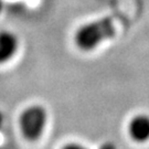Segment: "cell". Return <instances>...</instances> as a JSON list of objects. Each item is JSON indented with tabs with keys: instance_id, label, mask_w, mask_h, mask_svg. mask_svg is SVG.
I'll return each mask as SVG.
<instances>
[{
	"instance_id": "52a82bcc",
	"label": "cell",
	"mask_w": 149,
	"mask_h": 149,
	"mask_svg": "<svg viewBox=\"0 0 149 149\" xmlns=\"http://www.w3.org/2000/svg\"><path fill=\"white\" fill-rule=\"evenodd\" d=\"M2 123H3V116H2V114L0 113V127H1V125H2Z\"/></svg>"
},
{
	"instance_id": "277c9868",
	"label": "cell",
	"mask_w": 149,
	"mask_h": 149,
	"mask_svg": "<svg viewBox=\"0 0 149 149\" xmlns=\"http://www.w3.org/2000/svg\"><path fill=\"white\" fill-rule=\"evenodd\" d=\"M18 38L12 32H0V64L6 63L12 59L18 51Z\"/></svg>"
},
{
	"instance_id": "5b68a950",
	"label": "cell",
	"mask_w": 149,
	"mask_h": 149,
	"mask_svg": "<svg viewBox=\"0 0 149 149\" xmlns=\"http://www.w3.org/2000/svg\"><path fill=\"white\" fill-rule=\"evenodd\" d=\"M62 149H87L86 147H84L83 145L76 144V143H71V144H66L65 146H63Z\"/></svg>"
},
{
	"instance_id": "3957f363",
	"label": "cell",
	"mask_w": 149,
	"mask_h": 149,
	"mask_svg": "<svg viewBox=\"0 0 149 149\" xmlns=\"http://www.w3.org/2000/svg\"><path fill=\"white\" fill-rule=\"evenodd\" d=\"M128 134L136 143H145L149 140V116L138 114L134 116L128 124Z\"/></svg>"
},
{
	"instance_id": "6da1fadb",
	"label": "cell",
	"mask_w": 149,
	"mask_h": 149,
	"mask_svg": "<svg viewBox=\"0 0 149 149\" xmlns=\"http://www.w3.org/2000/svg\"><path fill=\"white\" fill-rule=\"evenodd\" d=\"M116 34L115 23L111 18H103L96 21L87 22L75 32L74 40L82 51H93L100 44L112 39Z\"/></svg>"
},
{
	"instance_id": "7a4b0ae2",
	"label": "cell",
	"mask_w": 149,
	"mask_h": 149,
	"mask_svg": "<svg viewBox=\"0 0 149 149\" xmlns=\"http://www.w3.org/2000/svg\"><path fill=\"white\" fill-rule=\"evenodd\" d=\"M48 115L45 108L40 105L27 107L20 115L19 124L23 137L29 141H34L41 137L44 132Z\"/></svg>"
},
{
	"instance_id": "8992f818",
	"label": "cell",
	"mask_w": 149,
	"mask_h": 149,
	"mask_svg": "<svg viewBox=\"0 0 149 149\" xmlns=\"http://www.w3.org/2000/svg\"><path fill=\"white\" fill-rule=\"evenodd\" d=\"M98 149H117V148H116V146L113 144V143H105V144L101 145Z\"/></svg>"
}]
</instances>
